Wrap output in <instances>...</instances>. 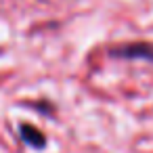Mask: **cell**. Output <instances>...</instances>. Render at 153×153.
I'll return each instance as SVG.
<instances>
[{
    "label": "cell",
    "mask_w": 153,
    "mask_h": 153,
    "mask_svg": "<svg viewBox=\"0 0 153 153\" xmlns=\"http://www.w3.org/2000/svg\"><path fill=\"white\" fill-rule=\"evenodd\" d=\"M19 138L32 147V149H44L46 147V136L40 128H36L34 124H19Z\"/></svg>",
    "instance_id": "7a4b0ae2"
},
{
    "label": "cell",
    "mask_w": 153,
    "mask_h": 153,
    "mask_svg": "<svg viewBox=\"0 0 153 153\" xmlns=\"http://www.w3.org/2000/svg\"><path fill=\"white\" fill-rule=\"evenodd\" d=\"M109 57L130 59V61H151L153 63V44L151 42H130V44L113 46V48H109Z\"/></svg>",
    "instance_id": "6da1fadb"
}]
</instances>
